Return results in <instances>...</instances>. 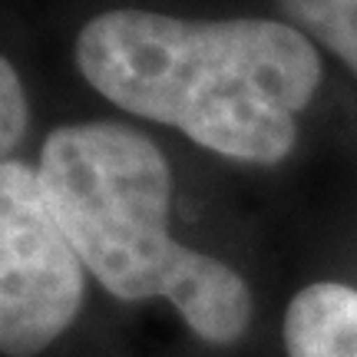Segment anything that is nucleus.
Masks as SVG:
<instances>
[{"label":"nucleus","instance_id":"nucleus-3","mask_svg":"<svg viewBox=\"0 0 357 357\" xmlns=\"http://www.w3.org/2000/svg\"><path fill=\"white\" fill-rule=\"evenodd\" d=\"M83 281L40 172L0 162V354L47 351L79 314Z\"/></svg>","mask_w":357,"mask_h":357},{"label":"nucleus","instance_id":"nucleus-1","mask_svg":"<svg viewBox=\"0 0 357 357\" xmlns=\"http://www.w3.org/2000/svg\"><path fill=\"white\" fill-rule=\"evenodd\" d=\"M77 66L119 109L258 166L294 149L298 113L321 83V60L301 30L252 17L106 10L79 30Z\"/></svg>","mask_w":357,"mask_h":357},{"label":"nucleus","instance_id":"nucleus-4","mask_svg":"<svg viewBox=\"0 0 357 357\" xmlns=\"http://www.w3.org/2000/svg\"><path fill=\"white\" fill-rule=\"evenodd\" d=\"M281 334L288 357H357V291L337 281L301 288Z\"/></svg>","mask_w":357,"mask_h":357},{"label":"nucleus","instance_id":"nucleus-2","mask_svg":"<svg viewBox=\"0 0 357 357\" xmlns=\"http://www.w3.org/2000/svg\"><path fill=\"white\" fill-rule=\"evenodd\" d=\"M37 172L83 268L109 294L166 298L208 344L245 334L252 291L242 275L169 235L172 176L155 142L119 123L60 126Z\"/></svg>","mask_w":357,"mask_h":357},{"label":"nucleus","instance_id":"nucleus-6","mask_svg":"<svg viewBox=\"0 0 357 357\" xmlns=\"http://www.w3.org/2000/svg\"><path fill=\"white\" fill-rule=\"evenodd\" d=\"M26 132V96L20 77L3 56H0V162H7L13 146Z\"/></svg>","mask_w":357,"mask_h":357},{"label":"nucleus","instance_id":"nucleus-5","mask_svg":"<svg viewBox=\"0 0 357 357\" xmlns=\"http://www.w3.org/2000/svg\"><path fill=\"white\" fill-rule=\"evenodd\" d=\"M294 24L357 73V0H278Z\"/></svg>","mask_w":357,"mask_h":357}]
</instances>
